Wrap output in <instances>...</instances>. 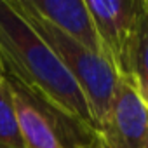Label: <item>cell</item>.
I'll return each instance as SVG.
<instances>
[{"instance_id":"cell-9","label":"cell","mask_w":148,"mask_h":148,"mask_svg":"<svg viewBox=\"0 0 148 148\" xmlns=\"http://www.w3.org/2000/svg\"><path fill=\"white\" fill-rule=\"evenodd\" d=\"M4 79V64H2V59H0V80Z\"/></svg>"},{"instance_id":"cell-4","label":"cell","mask_w":148,"mask_h":148,"mask_svg":"<svg viewBox=\"0 0 148 148\" xmlns=\"http://www.w3.org/2000/svg\"><path fill=\"white\" fill-rule=\"evenodd\" d=\"M105 56L120 79H131V61L145 0H86Z\"/></svg>"},{"instance_id":"cell-6","label":"cell","mask_w":148,"mask_h":148,"mask_svg":"<svg viewBox=\"0 0 148 148\" xmlns=\"http://www.w3.org/2000/svg\"><path fill=\"white\" fill-rule=\"evenodd\" d=\"M19 2L28 11L45 19L91 52L106 58L86 0H19Z\"/></svg>"},{"instance_id":"cell-1","label":"cell","mask_w":148,"mask_h":148,"mask_svg":"<svg viewBox=\"0 0 148 148\" xmlns=\"http://www.w3.org/2000/svg\"><path fill=\"white\" fill-rule=\"evenodd\" d=\"M0 59L4 77L19 82L61 113L99 131L75 79L9 0H0Z\"/></svg>"},{"instance_id":"cell-5","label":"cell","mask_w":148,"mask_h":148,"mask_svg":"<svg viewBox=\"0 0 148 148\" xmlns=\"http://www.w3.org/2000/svg\"><path fill=\"white\" fill-rule=\"evenodd\" d=\"M101 136L106 148H148V105L129 79H119Z\"/></svg>"},{"instance_id":"cell-10","label":"cell","mask_w":148,"mask_h":148,"mask_svg":"<svg viewBox=\"0 0 148 148\" xmlns=\"http://www.w3.org/2000/svg\"><path fill=\"white\" fill-rule=\"evenodd\" d=\"M2 80H4V79H2ZM2 80H0V82H2Z\"/></svg>"},{"instance_id":"cell-7","label":"cell","mask_w":148,"mask_h":148,"mask_svg":"<svg viewBox=\"0 0 148 148\" xmlns=\"http://www.w3.org/2000/svg\"><path fill=\"white\" fill-rule=\"evenodd\" d=\"M0 148H26L9 80L0 82Z\"/></svg>"},{"instance_id":"cell-2","label":"cell","mask_w":148,"mask_h":148,"mask_svg":"<svg viewBox=\"0 0 148 148\" xmlns=\"http://www.w3.org/2000/svg\"><path fill=\"white\" fill-rule=\"evenodd\" d=\"M12 7L23 14V18L32 25V28L47 42V45L56 52L63 66L70 71V75L75 79L79 87L82 89L89 108L98 122L99 132L101 125L105 124L117 86H119V75L115 68L110 64V61L103 56H98L59 32L56 26L47 23L45 19L38 18L32 11H28L19 0H9Z\"/></svg>"},{"instance_id":"cell-3","label":"cell","mask_w":148,"mask_h":148,"mask_svg":"<svg viewBox=\"0 0 148 148\" xmlns=\"http://www.w3.org/2000/svg\"><path fill=\"white\" fill-rule=\"evenodd\" d=\"M11 84L14 106L26 148H106L99 131L71 119L32 94L19 82Z\"/></svg>"},{"instance_id":"cell-8","label":"cell","mask_w":148,"mask_h":148,"mask_svg":"<svg viewBox=\"0 0 148 148\" xmlns=\"http://www.w3.org/2000/svg\"><path fill=\"white\" fill-rule=\"evenodd\" d=\"M129 80L134 84L139 96L148 105V0H145V7H143V14L139 21L136 45L132 51Z\"/></svg>"}]
</instances>
